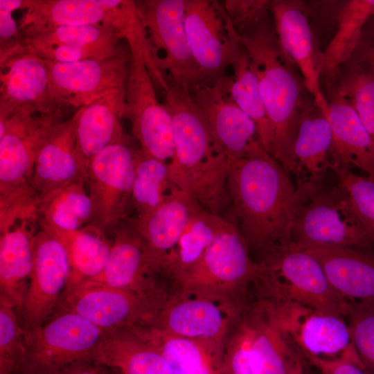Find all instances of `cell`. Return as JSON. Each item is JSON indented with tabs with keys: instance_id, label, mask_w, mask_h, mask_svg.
Listing matches in <instances>:
<instances>
[{
	"instance_id": "cell-1",
	"label": "cell",
	"mask_w": 374,
	"mask_h": 374,
	"mask_svg": "<svg viewBox=\"0 0 374 374\" xmlns=\"http://www.w3.org/2000/svg\"><path fill=\"white\" fill-rule=\"evenodd\" d=\"M284 167L258 140L245 156L235 161L226 188L231 221L259 260L274 248L292 241V230L301 208L314 195L298 188Z\"/></svg>"
},
{
	"instance_id": "cell-2",
	"label": "cell",
	"mask_w": 374,
	"mask_h": 374,
	"mask_svg": "<svg viewBox=\"0 0 374 374\" xmlns=\"http://www.w3.org/2000/svg\"><path fill=\"white\" fill-rule=\"evenodd\" d=\"M240 40L258 78L270 127L269 153L297 181L294 145L302 112L309 100L303 81L280 49L274 28L266 21L240 35Z\"/></svg>"
},
{
	"instance_id": "cell-3",
	"label": "cell",
	"mask_w": 374,
	"mask_h": 374,
	"mask_svg": "<svg viewBox=\"0 0 374 374\" xmlns=\"http://www.w3.org/2000/svg\"><path fill=\"white\" fill-rule=\"evenodd\" d=\"M171 118L175 154L169 168L173 184L190 195L203 209L224 218L226 213L230 220L226 181L233 162L216 148L197 107H179Z\"/></svg>"
},
{
	"instance_id": "cell-4",
	"label": "cell",
	"mask_w": 374,
	"mask_h": 374,
	"mask_svg": "<svg viewBox=\"0 0 374 374\" xmlns=\"http://www.w3.org/2000/svg\"><path fill=\"white\" fill-rule=\"evenodd\" d=\"M66 119L53 113L19 112L0 118V224L39 212L30 181L37 156L50 135Z\"/></svg>"
},
{
	"instance_id": "cell-5",
	"label": "cell",
	"mask_w": 374,
	"mask_h": 374,
	"mask_svg": "<svg viewBox=\"0 0 374 374\" xmlns=\"http://www.w3.org/2000/svg\"><path fill=\"white\" fill-rule=\"evenodd\" d=\"M21 35L59 26H101L114 31L132 53L145 55L148 45L136 1L23 0Z\"/></svg>"
},
{
	"instance_id": "cell-6",
	"label": "cell",
	"mask_w": 374,
	"mask_h": 374,
	"mask_svg": "<svg viewBox=\"0 0 374 374\" xmlns=\"http://www.w3.org/2000/svg\"><path fill=\"white\" fill-rule=\"evenodd\" d=\"M105 331L71 312H57L49 321L25 330L26 351L18 374H68L95 362Z\"/></svg>"
},
{
	"instance_id": "cell-7",
	"label": "cell",
	"mask_w": 374,
	"mask_h": 374,
	"mask_svg": "<svg viewBox=\"0 0 374 374\" xmlns=\"http://www.w3.org/2000/svg\"><path fill=\"white\" fill-rule=\"evenodd\" d=\"M145 32L150 73L163 89L171 80L190 92L201 82L185 28L186 0L136 1Z\"/></svg>"
},
{
	"instance_id": "cell-8",
	"label": "cell",
	"mask_w": 374,
	"mask_h": 374,
	"mask_svg": "<svg viewBox=\"0 0 374 374\" xmlns=\"http://www.w3.org/2000/svg\"><path fill=\"white\" fill-rule=\"evenodd\" d=\"M257 267L236 224L224 219L200 260L176 281L181 288L227 296L242 309Z\"/></svg>"
},
{
	"instance_id": "cell-9",
	"label": "cell",
	"mask_w": 374,
	"mask_h": 374,
	"mask_svg": "<svg viewBox=\"0 0 374 374\" xmlns=\"http://www.w3.org/2000/svg\"><path fill=\"white\" fill-rule=\"evenodd\" d=\"M257 262L276 277L294 302L312 312L347 317L349 301L330 283L319 261L292 240L276 247Z\"/></svg>"
},
{
	"instance_id": "cell-10",
	"label": "cell",
	"mask_w": 374,
	"mask_h": 374,
	"mask_svg": "<svg viewBox=\"0 0 374 374\" xmlns=\"http://www.w3.org/2000/svg\"><path fill=\"white\" fill-rule=\"evenodd\" d=\"M185 28L201 82L213 83L225 75L242 44L222 3L186 0Z\"/></svg>"
},
{
	"instance_id": "cell-11",
	"label": "cell",
	"mask_w": 374,
	"mask_h": 374,
	"mask_svg": "<svg viewBox=\"0 0 374 374\" xmlns=\"http://www.w3.org/2000/svg\"><path fill=\"white\" fill-rule=\"evenodd\" d=\"M135 150L129 141L111 144L87 167V184L92 204L89 224L105 234L113 232L132 204Z\"/></svg>"
},
{
	"instance_id": "cell-12",
	"label": "cell",
	"mask_w": 374,
	"mask_h": 374,
	"mask_svg": "<svg viewBox=\"0 0 374 374\" xmlns=\"http://www.w3.org/2000/svg\"><path fill=\"white\" fill-rule=\"evenodd\" d=\"M242 309L230 298L181 288L166 299L150 326L168 334L223 346V339Z\"/></svg>"
},
{
	"instance_id": "cell-13",
	"label": "cell",
	"mask_w": 374,
	"mask_h": 374,
	"mask_svg": "<svg viewBox=\"0 0 374 374\" xmlns=\"http://www.w3.org/2000/svg\"><path fill=\"white\" fill-rule=\"evenodd\" d=\"M125 117L145 154L170 164L175 154L172 118L159 103L155 84L143 56L131 53Z\"/></svg>"
},
{
	"instance_id": "cell-14",
	"label": "cell",
	"mask_w": 374,
	"mask_h": 374,
	"mask_svg": "<svg viewBox=\"0 0 374 374\" xmlns=\"http://www.w3.org/2000/svg\"><path fill=\"white\" fill-rule=\"evenodd\" d=\"M112 30L101 26H59L26 35L0 58L3 64L25 53L57 62L104 60L114 57L127 47Z\"/></svg>"
},
{
	"instance_id": "cell-15",
	"label": "cell",
	"mask_w": 374,
	"mask_h": 374,
	"mask_svg": "<svg viewBox=\"0 0 374 374\" xmlns=\"http://www.w3.org/2000/svg\"><path fill=\"white\" fill-rule=\"evenodd\" d=\"M130 60L129 47L104 60H46L50 91L63 109H78L101 96L126 88Z\"/></svg>"
},
{
	"instance_id": "cell-16",
	"label": "cell",
	"mask_w": 374,
	"mask_h": 374,
	"mask_svg": "<svg viewBox=\"0 0 374 374\" xmlns=\"http://www.w3.org/2000/svg\"><path fill=\"white\" fill-rule=\"evenodd\" d=\"M57 309V312H74L110 332L134 326L150 325L161 307L131 291L82 284L60 299Z\"/></svg>"
},
{
	"instance_id": "cell-17",
	"label": "cell",
	"mask_w": 374,
	"mask_h": 374,
	"mask_svg": "<svg viewBox=\"0 0 374 374\" xmlns=\"http://www.w3.org/2000/svg\"><path fill=\"white\" fill-rule=\"evenodd\" d=\"M69 274L62 243L40 227L33 240V267L19 315L26 331L42 326L60 302Z\"/></svg>"
},
{
	"instance_id": "cell-18",
	"label": "cell",
	"mask_w": 374,
	"mask_h": 374,
	"mask_svg": "<svg viewBox=\"0 0 374 374\" xmlns=\"http://www.w3.org/2000/svg\"><path fill=\"white\" fill-rule=\"evenodd\" d=\"M121 224L114 231L105 267L99 274L82 284L131 291L161 308L166 299L159 287L156 274L163 273L152 258L133 224L131 226Z\"/></svg>"
},
{
	"instance_id": "cell-19",
	"label": "cell",
	"mask_w": 374,
	"mask_h": 374,
	"mask_svg": "<svg viewBox=\"0 0 374 374\" xmlns=\"http://www.w3.org/2000/svg\"><path fill=\"white\" fill-rule=\"evenodd\" d=\"M201 109L217 150L234 162L258 139L254 122L235 103L228 75L213 83L200 82L190 92Z\"/></svg>"
},
{
	"instance_id": "cell-20",
	"label": "cell",
	"mask_w": 374,
	"mask_h": 374,
	"mask_svg": "<svg viewBox=\"0 0 374 374\" xmlns=\"http://www.w3.org/2000/svg\"><path fill=\"white\" fill-rule=\"evenodd\" d=\"M269 12L280 49L299 69L307 91L320 107L327 105L320 80L322 55L314 38L303 3L298 0H272Z\"/></svg>"
},
{
	"instance_id": "cell-21",
	"label": "cell",
	"mask_w": 374,
	"mask_h": 374,
	"mask_svg": "<svg viewBox=\"0 0 374 374\" xmlns=\"http://www.w3.org/2000/svg\"><path fill=\"white\" fill-rule=\"evenodd\" d=\"M292 240L302 249L319 247L374 249V242L342 213L326 189L305 203L297 214Z\"/></svg>"
},
{
	"instance_id": "cell-22",
	"label": "cell",
	"mask_w": 374,
	"mask_h": 374,
	"mask_svg": "<svg viewBox=\"0 0 374 374\" xmlns=\"http://www.w3.org/2000/svg\"><path fill=\"white\" fill-rule=\"evenodd\" d=\"M0 118L19 112L64 110L49 87L47 61L31 54L16 55L1 64Z\"/></svg>"
},
{
	"instance_id": "cell-23",
	"label": "cell",
	"mask_w": 374,
	"mask_h": 374,
	"mask_svg": "<svg viewBox=\"0 0 374 374\" xmlns=\"http://www.w3.org/2000/svg\"><path fill=\"white\" fill-rule=\"evenodd\" d=\"M87 172L77 150L73 114L54 130L37 156L30 184L39 207L62 188L87 181Z\"/></svg>"
},
{
	"instance_id": "cell-24",
	"label": "cell",
	"mask_w": 374,
	"mask_h": 374,
	"mask_svg": "<svg viewBox=\"0 0 374 374\" xmlns=\"http://www.w3.org/2000/svg\"><path fill=\"white\" fill-rule=\"evenodd\" d=\"M201 209L190 195L175 187L157 208L133 221L152 258L165 274L168 275L173 253L184 230Z\"/></svg>"
},
{
	"instance_id": "cell-25",
	"label": "cell",
	"mask_w": 374,
	"mask_h": 374,
	"mask_svg": "<svg viewBox=\"0 0 374 374\" xmlns=\"http://www.w3.org/2000/svg\"><path fill=\"white\" fill-rule=\"evenodd\" d=\"M333 134L324 111L313 100L305 105L294 145L298 188L308 187L314 195L324 190L328 169H332Z\"/></svg>"
},
{
	"instance_id": "cell-26",
	"label": "cell",
	"mask_w": 374,
	"mask_h": 374,
	"mask_svg": "<svg viewBox=\"0 0 374 374\" xmlns=\"http://www.w3.org/2000/svg\"><path fill=\"white\" fill-rule=\"evenodd\" d=\"M323 110L333 134L332 170L338 175L356 167L374 181V141L354 108L335 89Z\"/></svg>"
},
{
	"instance_id": "cell-27",
	"label": "cell",
	"mask_w": 374,
	"mask_h": 374,
	"mask_svg": "<svg viewBox=\"0 0 374 374\" xmlns=\"http://www.w3.org/2000/svg\"><path fill=\"white\" fill-rule=\"evenodd\" d=\"M126 88L101 96L78 108L75 133L78 154L87 167L91 159L108 145L129 141L122 126Z\"/></svg>"
},
{
	"instance_id": "cell-28",
	"label": "cell",
	"mask_w": 374,
	"mask_h": 374,
	"mask_svg": "<svg viewBox=\"0 0 374 374\" xmlns=\"http://www.w3.org/2000/svg\"><path fill=\"white\" fill-rule=\"evenodd\" d=\"M304 250L319 261L330 283L348 301L374 305V249L319 247Z\"/></svg>"
},
{
	"instance_id": "cell-29",
	"label": "cell",
	"mask_w": 374,
	"mask_h": 374,
	"mask_svg": "<svg viewBox=\"0 0 374 374\" xmlns=\"http://www.w3.org/2000/svg\"><path fill=\"white\" fill-rule=\"evenodd\" d=\"M39 218L17 221L0 231V303L12 306L19 317L33 267V240Z\"/></svg>"
},
{
	"instance_id": "cell-30",
	"label": "cell",
	"mask_w": 374,
	"mask_h": 374,
	"mask_svg": "<svg viewBox=\"0 0 374 374\" xmlns=\"http://www.w3.org/2000/svg\"><path fill=\"white\" fill-rule=\"evenodd\" d=\"M95 362L121 374H175L165 357L139 331L136 326L107 332Z\"/></svg>"
},
{
	"instance_id": "cell-31",
	"label": "cell",
	"mask_w": 374,
	"mask_h": 374,
	"mask_svg": "<svg viewBox=\"0 0 374 374\" xmlns=\"http://www.w3.org/2000/svg\"><path fill=\"white\" fill-rule=\"evenodd\" d=\"M39 226L55 237L66 253L69 274L61 299L99 274L105 267L112 242L95 226L88 224L75 231H64L40 224Z\"/></svg>"
},
{
	"instance_id": "cell-32",
	"label": "cell",
	"mask_w": 374,
	"mask_h": 374,
	"mask_svg": "<svg viewBox=\"0 0 374 374\" xmlns=\"http://www.w3.org/2000/svg\"><path fill=\"white\" fill-rule=\"evenodd\" d=\"M136 327L175 374H221L224 346L172 335L150 325Z\"/></svg>"
},
{
	"instance_id": "cell-33",
	"label": "cell",
	"mask_w": 374,
	"mask_h": 374,
	"mask_svg": "<svg viewBox=\"0 0 374 374\" xmlns=\"http://www.w3.org/2000/svg\"><path fill=\"white\" fill-rule=\"evenodd\" d=\"M253 322L251 355L255 374H290L304 357L293 335L264 312L250 308Z\"/></svg>"
},
{
	"instance_id": "cell-34",
	"label": "cell",
	"mask_w": 374,
	"mask_h": 374,
	"mask_svg": "<svg viewBox=\"0 0 374 374\" xmlns=\"http://www.w3.org/2000/svg\"><path fill=\"white\" fill-rule=\"evenodd\" d=\"M371 17H374L373 0L347 1L341 7L337 30L322 55L321 77L328 86L351 60Z\"/></svg>"
},
{
	"instance_id": "cell-35",
	"label": "cell",
	"mask_w": 374,
	"mask_h": 374,
	"mask_svg": "<svg viewBox=\"0 0 374 374\" xmlns=\"http://www.w3.org/2000/svg\"><path fill=\"white\" fill-rule=\"evenodd\" d=\"M294 339L304 358L342 354L353 346L344 317L312 311L301 321Z\"/></svg>"
},
{
	"instance_id": "cell-36",
	"label": "cell",
	"mask_w": 374,
	"mask_h": 374,
	"mask_svg": "<svg viewBox=\"0 0 374 374\" xmlns=\"http://www.w3.org/2000/svg\"><path fill=\"white\" fill-rule=\"evenodd\" d=\"M231 75H228L229 90L238 107L254 122L258 139L268 152L270 149V127L262 99L258 78L250 57L242 46L231 66Z\"/></svg>"
},
{
	"instance_id": "cell-37",
	"label": "cell",
	"mask_w": 374,
	"mask_h": 374,
	"mask_svg": "<svg viewBox=\"0 0 374 374\" xmlns=\"http://www.w3.org/2000/svg\"><path fill=\"white\" fill-rule=\"evenodd\" d=\"M86 184V180L75 181L41 203L39 224L64 231H75L89 224L93 212Z\"/></svg>"
},
{
	"instance_id": "cell-38",
	"label": "cell",
	"mask_w": 374,
	"mask_h": 374,
	"mask_svg": "<svg viewBox=\"0 0 374 374\" xmlns=\"http://www.w3.org/2000/svg\"><path fill=\"white\" fill-rule=\"evenodd\" d=\"M337 184L326 190L330 199L374 242V181L348 170L338 175Z\"/></svg>"
},
{
	"instance_id": "cell-39",
	"label": "cell",
	"mask_w": 374,
	"mask_h": 374,
	"mask_svg": "<svg viewBox=\"0 0 374 374\" xmlns=\"http://www.w3.org/2000/svg\"><path fill=\"white\" fill-rule=\"evenodd\" d=\"M175 187L168 163L145 154L140 149L135 150L132 204L136 219L157 208Z\"/></svg>"
},
{
	"instance_id": "cell-40",
	"label": "cell",
	"mask_w": 374,
	"mask_h": 374,
	"mask_svg": "<svg viewBox=\"0 0 374 374\" xmlns=\"http://www.w3.org/2000/svg\"><path fill=\"white\" fill-rule=\"evenodd\" d=\"M224 219L203 208L190 218L173 253L168 268L170 276L176 280L200 260Z\"/></svg>"
},
{
	"instance_id": "cell-41",
	"label": "cell",
	"mask_w": 374,
	"mask_h": 374,
	"mask_svg": "<svg viewBox=\"0 0 374 374\" xmlns=\"http://www.w3.org/2000/svg\"><path fill=\"white\" fill-rule=\"evenodd\" d=\"M345 65L335 89L354 108L374 141V75L352 61Z\"/></svg>"
},
{
	"instance_id": "cell-42",
	"label": "cell",
	"mask_w": 374,
	"mask_h": 374,
	"mask_svg": "<svg viewBox=\"0 0 374 374\" xmlns=\"http://www.w3.org/2000/svg\"><path fill=\"white\" fill-rule=\"evenodd\" d=\"M26 351L25 330L17 311L0 303V371L18 374Z\"/></svg>"
},
{
	"instance_id": "cell-43",
	"label": "cell",
	"mask_w": 374,
	"mask_h": 374,
	"mask_svg": "<svg viewBox=\"0 0 374 374\" xmlns=\"http://www.w3.org/2000/svg\"><path fill=\"white\" fill-rule=\"evenodd\" d=\"M349 303L346 317L352 344L365 368L374 371V305Z\"/></svg>"
},
{
	"instance_id": "cell-44",
	"label": "cell",
	"mask_w": 374,
	"mask_h": 374,
	"mask_svg": "<svg viewBox=\"0 0 374 374\" xmlns=\"http://www.w3.org/2000/svg\"><path fill=\"white\" fill-rule=\"evenodd\" d=\"M253 322L251 312L224 347L221 374H255L251 355Z\"/></svg>"
},
{
	"instance_id": "cell-45",
	"label": "cell",
	"mask_w": 374,
	"mask_h": 374,
	"mask_svg": "<svg viewBox=\"0 0 374 374\" xmlns=\"http://www.w3.org/2000/svg\"><path fill=\"white\" fill-rule=\"evenodd\" d=\"M269 0H224L222 4L238 35L250 33L264 21L269 12Z\"/></svg>"
},
{
	"instance_id": "cell-46",
	"label": "cell",
	"mask_w": 374,
	"mask_h": 374,
	"mask_svg": "<svg viewBox=\"0 0 374 374\" xmlns=\"http://www.w3.org/2000/svg\"><path fill=\"white\" fill-rule=\"evenodd\" d=\"M305 359L322 374H368L353 346L339 357L308 356Z\"/></svg>"
},
{
	"instance_id": "cell-47",
	"label": "cell",
	"mask_w": 374,
	"mask_h": 374,
	"mask_svg": "<svg viewBox=\"0 0 374 374\" xmlns=\"http://www.w3.org/2000/svg\"><path fill=\"white\" fill-rule=\"evenodd\" d=\"M23 0H0V55L10 51L19 38V26L12 12L21 8Z\"/></svg>"
},
{
	"instance_id": "cell-48",
	"label": "cell",
	"mask_w": 374,
	"mask_h": 374,
	"mask_svg": "<svg viewBox=\"0 0 374 374\" xmlns=\"http://www.w3.org/2000/svg\"><path fill=\"white\" fill-rule=\"evenodd\" d=\"M368 25L350 61L374 75V24Z\"/></svg>"
},
{
	"instance_id": "cell-49",
	"label": "cell",
	"mask_w": 374,
	"mask_h": 374,
	"mask_svg": "<svg viewBox=\"0 0 374 374\" xmlns=\"http://www.w3.org/2000/svg\"><path fill=\"white\" fill-rule=\"evenodd\" d=\"M68 374H121L118 370L96 362L82 365Z\"/></svg>"
},
{
	"instance_id": "cell-50",
	"label": "cell",
	"mask_w": 374,
	"mask_h": 374,
	"mask_svg": "<svg viewBox=\"0 0 374 374\" xmlns=\"http://www.w3.org/2000/svg\"><path fill=\"white\" fill-rule=\"evenodd\" d=\"M305 360L304 357L301 358L296 363L290 374H304L305 365Z\"/></svg>"
},
{
	"instance_id": "cell-51",
	"label": "cell",
	"mask_w": 374,
	"mask_h": 374,
	"mask_svg": "<svg viewBox=\"0 0 374 374\" xmlns=\"http://www.w3.org/2000/svg\"><path fill=\"white\" fill-rule=\"evenodd\" d=\"M318 371V370H317ZM304 374H322L319 371H318L317 372L314 373V372H310V370L306 368V366L305 365V371H304Z\"/></svg>"
},
{
	"instance_id": "cell-52",
	"label": "cell",
	"mask_w": 374,
	"mask_h": 374,
	"mask_svg": "<svg viewBox=\"0 0 374 374\" xmlns=\"http://www.w3.org/2000/svg\"><path fill=\"white\" fill-rule=\"evenodd\" d=\"M0 374H7V373H3V372H1V371H0Z\"/></svg>"
}]
</instances>
